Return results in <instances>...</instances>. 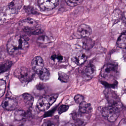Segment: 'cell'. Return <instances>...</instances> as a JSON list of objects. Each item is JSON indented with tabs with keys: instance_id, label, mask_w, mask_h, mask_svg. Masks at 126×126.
Masks as SVG:
<instances>
[{
	"instance_id": "obj_1",
	"label": "cell",
	"mask_w": 126,
	"mask_h": 126,
	"mask_svg": "<svg viewBox=\"0 0 126 126\" xmlns=\"http://www.w3.org/2000/svg\"><path fill=\"white\" fill-rule=\"evenodd\" d=\"M29 46L27 40L24 37L16 35L9 40L7 45V49L9 54L16 55L26 51Z\"/></svg>"
},
{
	"instance_id": "obj_2",
	"label": "cell",
	"mask_w": 126,
	"mask_h": 126,
	"mask_svg": "<svg viewBox=\"0 0 126 126\" xmlns=\"http://www.w3.org/2000/svg\"><path fill=\"white\" fill-rule=\"evenodd\" d=\"M122 104L111 105L104 107L102 110L101 113L103 117L108 121L114 122L117 120L122 110Z\"/></svg>"
},
{
	"instance_id": "obj_3",
	"label": "cell",
	"mask_w": 126,
	"mask_h": 126,
	"mask_svg": "<svg viewBox=\"0 0 126 126\" xmlns=\"http://www.w3.org/2000/svg\"><path fill=\"white\" fill-rule=\"evenodd\" d=\"M20 25L25 32L30 35H38L42 33L43 30L38 27L37 23L32 18H26L21 22Z\"/></svg>"
},
{
	"instance_id": "obj_4",
	"label": "cell",
	"mask_w": 126,
	"mask_h": 126,
	"mask_svg": "<svg viewBox=\"0 0 126 126\" xmlns=\"http://www.w3.org/2000/svg\"><path fill=\"white\" fill-rule=\"evenodd\" d=\"M117 65L114 64H108L104 66L101 72V77L106 80H115L118 75Z\"/></svg>"
},
{
	"instance_id": "obj_5",
	"label": "cell",
	"mask_w": 126,
	"mask_h": 126,
	"mask_svg": "<svg viewBox=\"0 0 126 126\" xmlns=\"http://www.w3.org/2000/svg\"><path fill=\"white\" fill-rule=\"evenodd\" d=\"M22 5L21 0H14L9 4V5L4 10L3 12L0 15L1 18H10L15 15L19 11Z\"/></svg>"
},
{
	"instance_id": "obj_6",
	"label": "cell",
	"mask_w": 126,
	"mask_h": 126,
	"mask_svg": "<svg viewBox=\"0 0 126 126\" xmlns=\"http://www.w3.org/2000/svg\"><path fill=\"white\" fill-rule=\"evenodd\" d=\"M35 72L24 67L17 69L15 72V75L24 83H27L32 80L35 76Z\"/></svg>"
},
{
	"instance_id": "obj_7",
	"label": "cell",
	"mask_w": 126,
	"mask_h": 126,
	"mask_svg": "<svg viewBox=\"0 0 126 126\" xmlns=\"http://www.w3.org/2000/svg\"><path fill=\"white\" fill-rule=\"evenodd\" d=\"M58 97V95L57 94H53L43 97L38 100L37 103V108L41 111L47 110L56 101Z\"/></svg>"
},
{
	"instance_id": "obj_8",
	"label": "cell",
	"mask_w": 126,
	"mask_h": 126,
	"mask_svg": "<svg viewBox=\"0 0 126 126\" xmlns=\"http://www.w3.org/2000/svg\"><path fill=\"white\" fill-rule=\"evenodd\" d=\"M59 0H38V6L41 10L48 11L56 7L59 4Z\"/></svg>"
},
{
	"instance_id": "obj_9",
	"label": "cell",
	"mask_w": 126,
	"mask_h": 126,
	"mask_svg": "<svg viewBox=\"0 0 126 126\" xmlns=\"http://www.w3.org/2000/svg\"><path fill=\"white\" fill-rule=\"evenodd\" d=\"M104 93L107 99L111 105L122 104L118 96L112 90L106 89L104 91Z\"/></svg>"
},
{
	"instance_id": "obj_10",
	"label": "cell",
	"mask_w": 126,
	"mask_h": 126,
	"mask_svg": "<svg viewBox=\"0 0 126 126\" xmlns=\"http://www.w3.org/2000/svg\"><path fill=\"white\" fill-rule=\"evenodd\" d=\"M87 57L86 54L83 51H79L73 54L72 60L73 62L78 65L83 64L86 61Z\"/></svg>"
},
{
	"instance_id": "obj_11",
	"label": "cell",
	"mask_w": 126,
	"mask_h": 126,
	"mask_svg": "<svg viewBox=\"0 0 126 126\" xmlns=\"http://www.w3.org/2000/svg\"><path fill=\"white\" fill-rule=\"evenodd\" d=\"M32 65L33 71L38 74H39L44 67L43 60L40 56L35 57L32 60Z\"/></svg>"
},
{
	"instance_id": "obj_12",
	"label": "cell",
	"mask_w": 126,
	"mask_h": 126,
	"mask_svg": "<svg viewBox=\"0 0 126 126\" xmlns=\"http://www.w3.org/2000/svg\"><path fill=\"white\" fill-rule=\"evenodd\" d=\"M78 33L82 37L87 38L92 34V30L90 26L86 24H82L79 27Z\"/></svg>"
},
{
	"instance_id": "obj_13",
	"label": "cell",
	"mask_w": 126,
	"mask_h": 126,
	"mask_svg": "<svg viewBox=\"0 0 126 126\" xmlns=\"http://www.w3.org/2000/svg\"><path fill=\"white\" fill-rule=\"evenodd\" d=\"M2 106L4 109L7 110H15L17 106V103L14 99L6 98L2 102Z\"/></svg>"
},
{
	"instance_id": "obj_14",
	"label": "cell",
	"mask_w": 126,
	"mask_h": 126,
	"mask_svg": "<svg viewBox=\"0 0 126 126\" xmlns=\"http://www.w3.org/2000/svg\"><path fill=\"white\" fill-rule=\"evenodd\" d=\"M79 110L83 114H89L92 111L93 108L90 104L84 101L80 104Z\"/></svg>"
},
{
	"instance_id": "obj_15",
	"label": "cell",
	"mask_w": 126,
	"mask_h": 126,
	"mask_svg": "<svg viewBox=\"0 0 126 126\" xmlns=\"http://www.w3.org/2000/svg\"><path fill=\"white\" fill-rule=\"evenodd\" d=\"M96 72L95 66L93 64H90L85 69L84 74L89 78H92L95 76Z\"/></svg>"
},
{
	"instance_id": "obj_16",
	"label": "cell",
	"mask_w": 126,
	"mask_h": 126,
	"mask_svg": "<svg viewBox=\"0 0 126 126\" xmlns=\"http://www.w3.org/2000/svg\"><path fill=\"white\" fill-rule=\"evenodd\" d=\"M22 98L25 106L27 108H31L34 102L33 97L28 93H25L22 95Z\"/></svg>"
},
{
	"instance_id": "obj_17",
	"label": "cell",
	"mask_w": 126,
	"mask_h": 126,
	"mask_svg": "<svg viewBox=\"0 0 126 126\" xmlns=\"http://www.w3.org/2000/svg\"><path fill=\"white\" fill-rule=\"evenodd\" d=\"M82 43V47L85 50H89L93 48L94 45V42L91 38H84Z\"/></svg>"
},
{
	"instance_id": "obj_18",
	"label": "cell",
	"mask_w": 126,
	"mask_h": 126,
	"mask_svg": "<svg viewBox=\"0 0 126 126\" xmlns=\"http://www.w3.org/2000/svg\"><path fill=\"white\" fill-rule=\"evenodd\" d=\"M117 46L121 48H126V32L121 34L117 41Z\"/></svg>"
},
{
	"instance_id": "obj_19",
	"label": "cell",
	"mask_w": 126,
	"mask_h": 126,
	"mask_svg": "<svg viewBox=\"0 0 126 126\" xmlns=\"http://www.w3.org/2000/svg\"><path fill=\"white\" fill-rule=\"evenodd\" d=\"M38 75L40 79L43 81H47L50 78V73L48 70L45 67H44Z\"/></svg>"
},
{
	"instance_id": "obj_20",
	"label": "cell",
	"mask_w": 126,
	"mask_h": 126,
	"mask_svg": "<svg viewBox=\"0 0 126 126\" xmlns=\"http://www.w3.org/2000/svg\"><path fill=\"white\" fill-rule=\"evenodd\" d=\"M11 61H6L0 64V74L6 71L12 65Z\"/></svg>"
},
{
	"instance_id": "obj_21",
	"label": "cell",
	"mask_w": 126,
	"mask_h": 126,
	"mask_svg": "<svg viewBox=\"0 0 126 126\" xmlns=\"http://www.w3.org/2000/svg\"><path fill=\"white\" fill-rule=\"evenodd\" d=\"M25 116L26 112L23 110H18L15 113V119L17 120H21L25 117Z\"/></svg>"
},
{
	"instance_id": "obj_22",
	"label": "cell",
	"mask_w": 126,
	"mask_h": 126,
	"mask_svg": "<svg viewBox=\"0 0 126 126\" xmlns=\"http://www.w3.org/2000/svg\"><path fill=\"white\" fill-rule=\"evenodd\" d=\"M84 0H65L66 3L68 6L74 7L81 4Z\"/></svg>"
},
{
	"instance_id": "obj_23",
	"label": "cell",
	"mask_w": 126,
	"mask_h": 126,
	"mask_svg": "<svg viewBox=\"0 0 126 126\" xmlns=\"http://www.w3.org/2000/svg\"><path fill=\"white\" fill-rule=\"evenodd\" d=\"M58 76H59L58 79L61 82L66 83L69 81V77L64 73L62 72H58Z\"/></svg>"
},
{
	"instance_id": "obj_24",
	"label": "cell",
	"mask_w": 126,
	"mask_h": 126,
	"mask_svg": "<svg viewBox=\"0 0 126 126\" xmlns=\"http://www.w3.org/2000/svg\"><path fill=\"white\" fill-rule=\"evenodd\" d=\"M6 83L3 80H0V98L2 97L5 92Z\"/></svg>"
},
{
	"instance_id": "obj_25",
	"label": "cell",
	"mask_w": 126,
	"mask_h": 126,
	"mask_svg": "<svg viewBox=\"0 0 126 126\" xmlns=\"http://www.w3.org/2000/svg\"><path fill=\"white\" fill-rule=\"evenodd\" d=\"M51 59L54 61L61 63L63 62L64 58L63 56L60 54H54L51 57Z\"/></svg>"
},
{
	"instance_id": "obj_26",
	"label": "cell",
	"mask_w": 126,
	"mask_h": 126,
	"mask_svg": "<svg viewBox=\"0 0 126 126\" xmlns=\"http://www.w3.org/2000/svg\"><path fill=\"white\" fill-rule=\"evenodd\" d=\"M74 100L76 103L80 104L84 101V98L81 95L78 94L75 96Z\"/></svg>"
},
{
	"instance_id": "obj_27",
	"label": "cell",
	"mask_w": 126,
	"mask_h": 126,
	"mask_svg": "<svg viewBox=\"0 0 126 126\" xmlns=\"http://www.w3.org/2000/svg\"><path fill=\"white\" fill-rule=\"evenodd\" d=\"M69 108V106L67 105H63L61 106L58 110V112L59 114H61L62 113L68 110Z\"/></svg>"
},
{
	"instance_id": "obj_28",
	"label": "cell",
	"mask_w": 126,
	"mask_h": 126,
	"mask_svg": "<svg viewBox=\"0 0 126 126\" xmlns=\"http://www.w3.org/2000/svg\"><path fill=\"white\" fill-rule=\"evenodd\" d=\"M42 126H55V124L50 121H47L43 124Z\"/></svg>"
},
{
	"instance_id": "obj_29",
	"label": "cell",
	"mask_w": 126,
	"mask_h": 126,
	"mask_svg": "<svg viewBox=\"0 0 126 126\" xmlns=\"http://www.w3.org/2000/svg\"><path fill=\"white\" fill-rule=\"evenodd\" d=\"M26 9L27 10V11L28 12L30 13H32V14H36V11H35L34 9H33V8L31 7H27V8H26Z\"/></svg>"
},
{
	"instance_id": "obj_30",
	"label": "cell",
	"mask_w": 126,
	"mask_h": 126,
	"mask_svg": "<svg viewBox=\"0 0 126 126\" xmlns=\"http://www.w3.org/2000/svg\"><path fill=\"white\" fill-rule=\"evenodd\" d=\"M118 126H126V119H123L121 120Z\"/></svg>"
},
{
	"instance_id": "obj_31",
	"label": "cell",
	"mask_w": 126,
	"mask_h": 126,
	"mask_svg": "<svg viewBox=\"0 0 126 126\" xmlns=\"http://www.w3.org/2000/svg\"><path fill=\"white\" fill-rule=\"evenodd\" d=\"M123 55L124 59L126 61V48L124 49L123 51Z\"/></svg>"
}]
</instances>
